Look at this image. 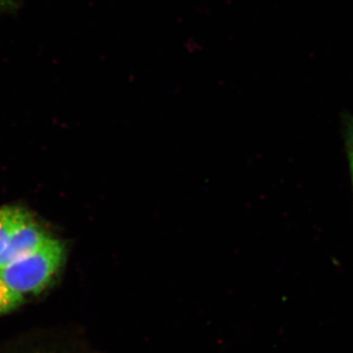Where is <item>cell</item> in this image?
Listing matches in <instances>:
<instances>
[{"label":"cell","mask_w":353,"mask_h":353,"mask_svg":"<svg viewBox=\"0 0 353 353\" xmlns=\"http://www.w3.org/2000/svg\"><path fill=\"white\" fill-rule=\"evenodd\" d=\"M51 238L52 236L39 226L36 220L32 219L31 214L25 211L14 228L6 250L0 256V269L36 252Z\"/></svg>","instance_id":"2"},{"label":"cell","mask_w":353,"mask_h":353,"mask_svg":"<svg viewBox=\"0 0 353 353\" xmlns=\"http://www.w3.org/2000/svg\"><path fill=\"white\" fill-rule=\"evenodd\" d=\"M25 210L16 208H0V256L6 250L9 236Z\"/></svg>","instance_id":"3"},{"label":"cell","mask_w":353,"mask_h":353,"mask_svg":"<svg viewBox=\"0 0 353 353\" xmlns=\"http://www.w3.org/2000/svg\"><path fill=\"white\" fill-rule=\"evenodd\" d=\"M347 126V152L353 178V119L350 120Z\"/></svg>","instance_id":"5"},{"label":"cell","mask_w":353,"mask_h":353,"mask_svg":"<svg viewBox=\"0 0 353 353\" xmlns=\"http://www.w3.org/2000/svg\"><path fill=\"white\" fill-rule=\"evenodd\" d=\"M65 254L63 243L51 238L36 252L0 269V278L20 296L38 294L52 282Z\"/></svg>","instance_id":"1"},{"label":"cell","mask_w":353,"mask_h":353,"mask_svg":"<svg viewBox=\"0 0 353 353\" xmlns=\"http://www.w3.org/2000/svg\"><path fill=\"white\" fill-rule=\"evenodd\" d=\"M25 297L9 289L0 278V315L6 314L19 307Z\"/></svg>","instance_id":"4"},{"label":"cell","mask_w":353,"mask_h":353,"mask_svg":"<svg viewBox=\"0 0 353 353\" xmlns=\"http://www.w3.org/2000/svg\"><path fill=\"white\" fill-rule=\"evenodd\" d=\"M16 8L15 0H0V14L13 12Z\"/></svg>","instance_id":"6"}]
</instances>
